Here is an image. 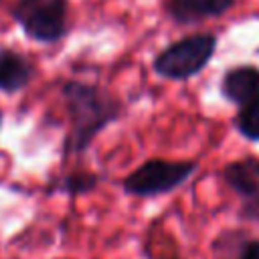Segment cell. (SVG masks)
<instances>
[{
	"label": "cell",
	"mask_w": 259,
	"mask_h": 259,
	"mask_svg": "<svg viewBox=\"0 0 259 259\" xmlns=\"http://www.w3.org/2000/svg\"><path fill=\"white\" fill-rule=\"evenodd\" d=\"M99 184V176L95 172H89V170H73V172H67L65 176H61L57 180V184L53 186V190H61L65 194H71V196H79V194H87V192H93Z\"/></svg>",
	"instance_id": "cell-9"
},
{
	"label": "cell",
	"mask_w": 259,
	"mask_h": 259,
	"mask_svg": "<svg viewBox=\"0 0 259 259\" xmlns=\"http://www.w3.org/2000/svg\"><path fill=\"white\" fill-rule=\"evenodd\" d=\"M251 237L245 231H227L219 235L212 243V253L214 259H237L239 251Z\"/></svg>",
	"instance_id": "cell-10"
},
{
	"label": "cell",
	"mask_w": 259,
	"mask_h": 259,
	"mask_svg": "<svg viewBox=\"0 0 259 259\" xmlns=\"http://www.w3.org/2000/svg\"><path fill=\"white\" fill-rule=\"evenodd\" d=\"M221 178L241 198H247L259 192V158L245 156V158L229 162L221 170Z\"/></svg>",
	"instance_id": "cell-8"
},
{
	"label": "cell",
	"mask_w": 259,
	"mask_h": 259,
	"mask_svg": "<svg viewBox=\"0 0 259 259\" xmlns=\"http://www.w3.org/2000/svg\"><path fill=\"white\" fill-rule=\"evenodd\" d=\"M233 123L243 138L259 142V99L245 107H239V113L235 115Z\"/></svg>",
	"instance_id": "cell-11"
},
{
	"label": "cell",
	"mask_w": 259,
	"mask_h": 259,
	"mask_svg": "<svg viewBox=\"0 0 259 259\" xmlns=\"http://www.w3.org/2000/svg\"><path fill=\"white\" fill-rule=\"evenodd\" d=\"M12 18L26 38L40 45H55L69 30L67 0H16Z\"/></svg>",
	"instance_id": "cell-3"
},
{
	"label": "cell",
	"mask_w": 259,
	"mask_h": 259,
	"mask_svg": "<svg viewBox=\"0 0 259 259\" xmlns=\"http://www.w3.org/2000/svg\"><path fill=\"white\" fill-rule=\"evenodd\" d=\"M0 125H2V109H0Z\"/></svg>",
	"instance_id": "cell-15"
},
{
	"label": "cell",
	"mask_w": 259,
	"mask_h": 259,
	"mask_svg": "<svg viewBox=\"0 0 259 259\" xmlns=\"http://www.w3.org/2000/svg\"><path fill=\"white\" fill-rule=\"evenodd\" d=\"M239 217L243 221H251L259 225V192L241 198V206H239Z\"/></svg>",
	"instance_id": "cell-12"
},
{
	"label": "cell",
	"mask_w": 259,
	"mask_h": 259,
	"mask_svg": "<svg viewBox=\"0 0 259 259\" xmlns=\"http://www.w3.org/2000/svg\"><path fill=\"white\" fill-rule=\"evenodd\" d=\"M198 168L194 160H162L150 158L132 170L121 186L132 196H158L172 192L180 184H184Z\"/></svg>",
	"instance_id": "cell-4"
},
{
	"label": "cell",
	"mask_w": 259,
	"mask_h": 259,
	"mask_svg": "<svg viewBox=\"0 0 259 259\" xmlns=\"http://www.w3.org/2000/svg\"><path fill=\"white\" fill-rule=\"evenodd\" d=\"M69 132L63 140V156L83 154L91 142L113 121H117L125 105L101 85L69 79L61 85Z\"/></svg>",
	"instance_id": "cell-1"
},
{
	"label": "cell",
	"mask_w": 259,
	"mask_h": 259,
	"mask_svg": "<svg viewBox=\"0 0 259 259\" xmlns=\"http://www.w3.org/2000/svg\"><path fill=\"white\" fill-rule=\"evenodd\" d=\"M221 95L239 107L259 99V67L237 65L225 71L221 79Z\"/></svg>",
	"instance_id": "cell-5"
},
{
	"label": "cell",
	"mask_w": 259,
	"mask_h": 259,
	"mask_svg": "<svg viewBox=\"0 0 259 259\" xmlns=\"http://www.w3.org/2000/svg\"><path fill=\"white\" fill-rule=\"evenodd\" d=\"M164 259H180V257H176V255H170V257H164Z\"/></svg>",
	"instance_id": "cell-14"
},
{
	"label": "cell",
	"mask_w": 259,
	"mask_h": 259,
	"mask_svg": "<svg viewBox=\"0 0 259 259\" xmlns=\"http://www.w3.org/2000/svg\"><path fill=\"white\" fill-rule=\"evenodd\" d=\"M237 259H259V239H249L239 251Z\"/></svg>",
	"instance_id": "cell-13"
},
{
	"label": "cell",
	"mask_w": 259,
	"mask_h": 259,
	"mask_svg": "<svg viewBox=\"0 0 259 259\" xmlns=\"http://www.w3.org/2000/svg\"><path fill=\"white\" fill-rule=\"evenodd\" d=\"M233 4L235 0H168L166 14L178 24H192L202 18L223 16Z\"/></svg>",
	"instance_id": "cell-7"
},
{
	"label": "cell",
	"mask_w": 259,
	"mask_h": 259,
	"mask_svg": "<svg viewBox=\"0 0 259 259\" xmlns=\"http://www.w3.org/2000/svg\"><path fill=\"white\" fill-rule=\"evenodd\" d=\"M0 2H2V0H0Z\"/></svg>",
	"instance_id": "cell-16"
},
{
	"label": "cell",
	"mask_w": 259,
	"mask_h": 259,
	"mask_svg": "<svg viewBox=\"0 0 259 259\" xmlns=\"http://www.w3.org/2000/svg\"><path fill=\"white\" fill-rule=\"evenodd\" d=\"M219 38L212 32H194L170 42L162 49L154 61L152 69L158 77L168 81H186L198 75L214 57Z\"/></svg>",
	"instance_id": "cell-2"
},
{
	"label": "cell",
	"mask_w": 259,
	"mask_h": 259,
	"mask_svg": "<svg viewBox=\"0 0 259 259\" xmlns=\"http://www.w3.org/2000/svg\"><path fill=\"white\" fill-rule=\"evenodd\" d=\"M32 75H34V65L26 55L6 45H0V91L2 93L14 95L26 89L32 81Z\"/></svg>",
	"instance_id": "cell-6"
}]
</instances>
